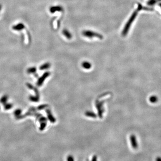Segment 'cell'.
<instances>
[{
    "label": "cell",
    "mask_w": 161,
    "mask_h": 161,
    "mask_svg": "<svg viewBox=\"0 0 161 161\" xmlns=\"http://www.w3.org/2000/svg\"><path fill=\"white\" fill-rule=\"evenodd\" d=\"M82 35L85 37L91 38L93 37H97L100 39L103 38V36L98 33H95L90 31H84L82 32Z\"/></svg>",
    "instance_id": "obj_1"
},
{
    "label": "cell",
    "mask_w": 161,
    "mask_h": 161,
    "mask_svg": "<svg viewBox=\"0 0 161 161\" xmlns=\"http://www.w3.org/2000/svg\"><path fill=\"white\" fill-rule=\"evenodd\" d=\"M136 14H137L136 13L134 12L133 14L131 16V17L130 18V19L128 20V23H126L125 27H124V29H123V31H122V35H123V36L126 35H127V34L128 33V31L129 30V27H130L131 25V24L132 23V22L134 20V19H135V17L136 16Z\"/></svg>",
    "instance_id": "obj_2"
},
{
    "label": "cell",
    "mask_w": 161,
    "mask_h": 161,
    "mask_svg": "<svg viewBox=\"0 0 161 161\" xmlns=\"http://www.w3.org/2000/svg\"><path fill=\"white\" fill-rule=\"evenodd\" d=\"M131 144L132 147L134 149H137L138 148V145L137 137L134 134L131 135L130 137Z\"/></svg>",
    "instance_id": "obj_3"
},
{
    "label": "cell",
    "mask_w": 161,
    "mask_h": 161,
    "mask_svg": "<svg viewBox=\"0 0 161 161\" xmlns=\"http://www.w3.org/2000/svg\"><path fill=\"white\" fill-rule=\"evenodd\" d=\"M50 73L48 72H47L46 73H44L43 75L41 77H40L38 80V81H37V85L38 86H41L43 84L44 81L45 80L47 77H48L50 75Z\"/></svg>",
    "instance_id": "obj_4"
},
{
    "label": "cell",
    "mask_w": 161,
    "mask_h": 161,
    "mask_svg": "<svg viewBox=\"0 0 161 161\" xmlns=\"http://www.w3.org/2000/svg\"><path fill=\"white\" fill-rule=\"evenodd\" d=\"M63 8L60 6H52L50 9V11L52 13H54L56 12H61L63 11Z\"/></svg>",
    "instance_id": "obj_5"
},
{
    "label": "cell",
    "mask_w": 161,
    "mask_h": 161,
    "mask_svg": "<svg viewBox=\"0 0 161 161\" xmlns=\"http://www.w3.org/2000/svg\"><path fill=\"white\" fill-rule=\"evenodd\" d=\"M46 112L47 114V117H48V118L49 119V120L52 123H55L56 122V119H55V118L53 116V115H52L51 112L50 110L49 109L47 110Z\"/></svg>",
    "instance_id": "obj_6"
},
{
    "label": "cell",
    "mask_w": 161,
    "mask_h": 161,
    "mask_svg": "<svg viewBox=\"0 0 161 161\" xmlns=\"http://www.w3.org/2000/svg\"><path fill=\"white\" fill-rule=\"evenodd\" d=\"M82 66L85 69H90L91 67V64L88 62H83L82 63Z\"/></svg>",
    "instance_id": "obj_7"
},
{
    "label": "cell",
    "mask_w": 161,
    "mask_h": 161,
    "mask_svg": "<svg viewBox=\"0 0 161 161\" xmlns=\"http://www.w3.org/2000/svg\"><path fill=\"white\" fill-rule=\"evenodd\" d=\"M24 27V26L23 25V24H22V23H19L18 25L13 27V29L14 30H15L20 31V30L23 29Z\"/></svg>",
    "instance_id": "obj_8"
},
{
    "label": "cell",
    "mask_w": 161,
    "mask_h": 161,
    "mask_svg": "<svg viewBox=\"0 0 161 161\" xmlns=\"http://www.w3.org/2000/svg\"><path fill=\"white\" fill-rule=\"evenodd\" d=\"M62 33L68 39H70L72 38V35L70 34L69 31L67 30H63L62 31Z\"/></svg>",
    "instance_id": "obj_9"
},
{
    "label": "cell",
    "mask_w": 161,
    "mask_h": 161,
    "mask_svg": "<svg viewBox=\"0 0 161 161\" xmlns=\"http://www.w3.org/2000/svg\"><path fill=\"white\" fill-rule=\"evenodd\" d=\"M85 115L88 117H92V118H96V115L92 111H86L85 113Z\"/></svg>",
    "instance_id": "obj_10"
},
{
    "label": "cell",
    "mask_w": 161,
    "mask_h": 161,
    "mask_svg": "<svg viewBox=\"0 0 161 161\" xmlns=\"http://www.w3.org/2000/svg\"><path fill=\"white\" fill-rule=\"evenodd\" d=\"M149 100L151 103L154 104V103H157L158 101V98L155 95H153L150 97Z\"/></svg>",
    "instance_id": "obj_11"
},
{
    "label": "cell",
    "mask_w": 161,
    "mask_h": 161,
    "mask_svg": "<svg viewBox=\"0 0 161 161\" xmlns=\"http://www.w3.org/2000/svg\"><path fill=\"white\" fill-rule=\"evenodd\" d=\"M50 64L49 63H46L44 64L43 65H41L40 68L39 69L41 70H45V69H48L50 67Z\"/></svg>",
    "instance_id": "obj_12"
},
{
    "label": "cell",
    "mask_w": 161,
    "mask_h": 161,
    "mask_svg": "<svg viewBox=\"0 0 161 161\" xmlns=\"http://www.w3.org/2000/svg\"><path fill=\"white\" fill-rule=\"evenodd\" d=\"M8 97L7 95H4L1 97L0 99V103L2 104H6L7 100H8Z\"/></svg>",
    "instance_id": "obj_13"
},
{
    "label": "cell",
    "mask_w": 161,
    "mask_h": 161,
    "mask_svg": "<svg viewBox=\"0 0 161 161\" xmlns=\"http://www.w3.org/2000/svg\"><path fill=\"white\" fill-rule=\"evenodd\" d=\"M39 96L36 95L35 96H30L29 97V99L31 100V101L34 102H37L39 101Z\"/></svg>",
    "instance_id": "obj_14"
},
{
    "label": "cell",
    "mask_w": 161,
    "mask_h": 161,
    "mask_svg": "<svg viewBox=\"0 0 161 161\" xmlns=\"http://www.w3.org/2000/svg\"><path fill=\"white\" fill-rule=\"evenodd\" d=\"M36 68L35 67H31L27 70L28 73H34L36 72Z\"/></svg>",
    "instance_id": "obj_15"
},
{
    "label": "cell",
    "mask_w": 161,
    "mask_h": 161,
    "mask_svg": "<svg viewBox=\"0 0 161 161\" xmlns=\"http://www.w3.org/2000/svg\"><path fill=\"white\" fill-rule=\"evenodd\" d=\"M4 108L5 110H7L10 109H11L13 107V104H4Z\"/></svg>",
    "instance_id": "obj_16"
},
{
    "label": "cell",
    "mask_w": 161,
    "mask_h": 161,
    "mask_svg": "<svg viewBox=\"0 0 161 161\" xmlns=\"http://www.w3.org/2000/svg\"><path fill=\"white\" fill-rule=\"evenodd\" d=\"M22 113V111L21 109H18L16 110L14 112V115H15L16 117H18L19 115H21V114Z\"/></svg>",
    "instance_id": "obj_17"
},
{
    "label": "cell",
    "mask_w": 161,
    "mask_h": 161,
    "mask_svg": "<svg viewBox=\"0 0 161 161\" xmlns=\"http://www.w3.org/2000/svg\"><path fill=\"white\" fill-rule=\"evenodd\" d=\"M46 126V122H42L41 123V125L39 128V130L41 131L43 130Z\"/></svg>",
    "instance_id": "obj_18"
},
{
    "label": "cell",
    "mask_w": 161,
    "mask_h": 161,
    "mask_svg": "<svg viewBox=\"0 0 161 161\" xmlns=\"http://www.w3.org/2000/svg\"><path fill=\"white\" fill-rule=\"evenodd\" d=\"M47 107V105L43 104V105H41L38 106V108H37V109H38V110H42V109L45 108Z\"/></svg>",
    "instance_id": "obj_19"
},
{
    "label": "cell",
    "mask_w": 161,
    "mask_h": 161,
    "mask_svg": "<svg viewBox=\"0 0 161 161\" xmlns=\"http://www.w3.org/2000/svg\"><path fill=\"white\" fill-rule=\"evenodd\" d=\"M38 119H39V121L41 123L46 122V121H47V119L44 117H41V116Z\"/></svg>",
    "instance_id": "obj_20"
},
{
    "label": "cell",
    "mask_w": 161,
    "mask_h": 161,
    "mask_svg": "<svg viewBox=\"0 0 161 161\" xmlns=\"http://www.w3.org/2000/svg\"><path fill=\"white\" fill-rule=\"evenodd\" d=\"M67 161H74V158L72 155H69L67 157Z\"/></svg>",
    "instance_id": "obj_21"
},
{
    "label": "cell",
    "mask_w": 161,
    "mask_h": 161,
    "mask_svg": "<svg viewBox=\"0 0 161 161\" xmlns=\"http://www.w3.org/2000/svg\"><path fill=\"white\" fill-rule=\"evenodd\" d=\"M91 161H98V158L97 156L96 155H94L93 156Z\"/></svg>",
    "instance_id": "obj_22"
},
{
    "label": "cell",
    "mask_w": 161,
    "mask_h": 161,
    "mask_svg": "<svg viewBox=\"0 0 161 161\" xmlns=\"http://www.w3.org/2000/svg\"><path fill=\"white\" fill-rule=\"evenodd\" d=\"M156 161H161V157H157L156 158Z\"/></svg>",
    "instance_id": "obj_23"
},
{
    "label": "cell",
    "mask_w": 161,
    "mask_h": 161,
    "mask_svg": "<svg viewBox=\"0 0 161 161\" xmlns=\"http://www.w3.org/2000/svg\"><path fill=\"white\" fill-rule=\"evenodd\" d=\"M0 9H1V5H0Z\"/></svg>",
    "instance_id": "obj_24"
},
{
    "label": "cell",
    "mask_w": 161,
    "mask_h": 161,
    "mask_svg": "<svg viewBox=\"0 0 161 161\" xmlns=\"http://www.w3.org/2000/svg\"></svg>",
    "instance_id": "obj_25"
}]
</instances>
